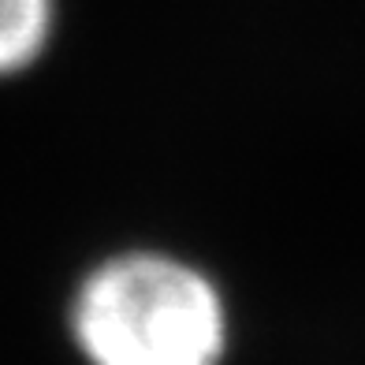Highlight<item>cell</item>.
<instances>
[{"label":"cell","instance_id":"cell-1","mask_svg":"<svg viewBox=\"0 0 365 365\" xmlns=\"http://www.w3.org/2000/svg\"><path fill=\"white\" fill-rule=\"evenodd\" d=\"M63 339L78 365H227L239 321L205 261L160 242H127L71 279Z\"/></svg>","mask_w":365,"mask_h":365},{"label":"cell","instance_id":"cell-2","mask_svg":"<svg viewBox=\"0 0 365 365\" xmlns=\"http://www.w3.org/2000/svg\"><path fill=\"white\" fill-rule=\"evenodd\" d=\"M60 38V0H0V86L30 78Z\"/></svg>","mask_w":365,"mask_h":365}]
</instances>
